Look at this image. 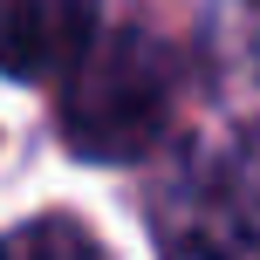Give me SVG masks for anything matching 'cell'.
<instances>
[{
    "mask_svg": "<svg viewBox=\"0 0 260 260\" xmlns=\"http://www.w3.org/2000/svg\"><path fill=\"white\" fill-rule=\"evenodd\" d=\"M178 89H185V62L165 35L110 27L62 76L55 130L89 165H130V157L165 144L171 117H178Z\"/></svg>",
    "mask_w": 260,
    "mask_h": 260,
    "instance_id": "6da1fadb",
    "label": "cell"
},
{
    "mask_svg": "<svg viewBox=\"0 0 260 260\" xmlns=\"http://www.w3.org/2000/svg\"><path fill=\"white\" fill-rule=\"evenodd\" d=\"M144 219L157 260H260V144H199L171 157Z\"/></svg>",
    "mask_w": 260,
    "mask_h": 260,
    "instance_id": "7a4b0ae2",
    "label": "cell"
},
{
    "mask_svg": "<svg viewBox=\"0 0 260 260\" xmlns=\"http://www.w3.org/2000/svg\"><path fill=\"white\" fill-rule=\"evenodd\" d=\"M96 41V0H0V76L55 82Z\"/></svg>",
    "mask_w": 260,
    "mask_h": 260,
    "instance_id": "3957f363",
    "label": "cell"
},
{
    "mask_svg": "<svg viewBox=\"0 0 260 260\" xmlns=\"http://www.w3.org/2000/svg\"><path fill=\"white\" fill-rule=\"evenodd\" d=\"M0 260H103L96 233L69 212H41V219L0 233Z\"/></svg>",
    "mask_w": 260,
    "mask_h": 260,
    "instance_id": "277c9868",
    "label": "cell"
}]
</instances>
